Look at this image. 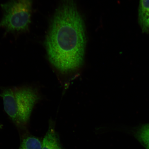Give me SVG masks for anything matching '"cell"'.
<instances>
[{
    "label": "cell",
    "mask_w": 149,
    "mask_h": 149,
    "mask_svg": "<svg viewBox=\"0 0 149 149\" xmlns=\"http://www.w3.org/2000/svg\"><path fill=\"white\" fill-rule=\"evenodd\" d=\"M86 42L84 24L73 0H64L54 16L45 45L48 58L63 73L83 64Z\"/></svg>",
    "instance_id": "6da1fadb"
},
{
    "label": "cell",
    "mask_w": 149,
    "mask_h": 149,
    "mask_svg": "<svg viewBox=\"0 0 149 149\" xmlns=\"http://www.w3.org/2000/svg\"><path fill=\"white\" fill-rule=\"evenodd\" d=\"M32 0H10L1 5L3 11L0 26L8 32L26 31L31 23Z\"/></svg>",
    "instance_id": "7a4b0ae2"
},
{
    "label": "cell",
    "mask_w": 149,
    "mask_h": 149,
    "mask_svg": "<svg viewBox=\"0 0 149 149\" xmlns=\"http://www.w3.org/2000/svg\"><path fill=\"white\" fill-rule=\"evenodd\" d=\"M17 111V123L25 124L29 120L35 104L40 99L36 89L23 87L13 90Z\"/></svg>",
    "instance_id": "3957f363"
},
{
    "label": "cell",
    "mask_w": 149,
    "mask_h": 149,
    "mask_svg": "<svg viewBox=\"0 0 149 149\" xmlns=\"http://www.w3.org/2000/svg\"><path fill=\"white\" fill-rule=\"evenodd\" d=\"M3 100L6 112L15 122L17 123V111L13 90L7 88L3 89L0 94Z\"/></svg>",
    "instance_id": "277c9868"
},
{
    "label": "cell",
    "mask_w": 149,
    "mask_h": 149,
    "mask_svg": "<svg viewBox=\"0 0 149 149\" xmlns=\"http://www.w3.org/2000/svg\"><path fill=\"white\" fill-rule=\"evenodd\" d=\"M42 149H62L59 138L53 123L50 124L49 129L42 142Z\"/></svg>",
    "instance_id": "5b68a950"
},
{
    "label": "cell",
    "mask_w": 149,
    "mask_h": 149,
    "mask_svg": "<svg viewBox=\"0 0 149 149\" xmlns=\"http://www.w3.org/2000/svg\"><path fill=\"white\" fill-rule=\"evenodd\" d=\"M139 21L143 32H148L149 29V0L140 1Z\"/></svg>",
    "instance_id": "8992f818"
},
{
    "label": "cell",
    "mask_w": 149,
    "mask_h": 149,
    "mask_svg": "<svg viewBox=\"0 0 149 149\" xmlns=\"http://www.w3.org/2000/svg\"><path fill=\"white\" fill-rule=\"evenodd\" d=\"M42 142L37 138L29 136L22 141L19 149H42Z\"/></svg>",
    "instance_id": "52a82bcc"
},
{
    "label": "cell",
    "mask_w": 149,
    "mask_h": 149,
    "mask_svg": "<svg viewBox=\"0 0 149 149\" xmlns=\"http://www.w3.org/2000/svg\"><path fill=\"white\" fill-rule=\"evenodd\" d=\"M137 138L147 149H149V124L141 127L137 131Z\"/></svg>",
    "instance_id": "ba28073f"
},
{
    "label": "cell",
    "mask_w": 149,
    "mask_h": 149,
    "mask_svg": "<svg viewBox=\"0 0 149 149\" xmlns=\"http://www.w3.org/2000/svg\"><path fill=\"white\" fill-rule=\"evenodd\" d=\"M2 125H1L0 124V129H1V128H2Z\"/></svg>",
    "instance_id": "9c48e42d"
}]
</instances>
